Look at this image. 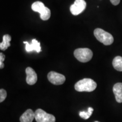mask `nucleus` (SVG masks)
Listing matches in <instances>:
<instances>
[{
	"instance_id": "8",
	"label": "nucleus",
	"mask_w": 122,
	"mask_h": 122,
	"mask_svg": "<svg viewBox=\"0 0 122 122\" xmlns=\"http://www.w3.org/2000/svg\"><path fill=\"white\" fill-rule=\"evenodd\" d=\"M25 73L27 75V83L30 85H34L37 80V75L35 70L31 67H28L25 70Z\"/></svg>"
},
{
	"instance_id": "15",
	"label": "nucleus",
	"mask_w": 122,
	"mask_h": 122,
	"mask_svg": "<svg viewBox=\"0 0 122 122\" xmlns=\"http://www.w3.org/2000/svg\"><path fill=\"white\" fill-rule=\"evenodd\" d=\"M7 97V92L4 89L0 90V102H2Z\"/></svg>"
},
{
	"instance_id": "13",
	"label": "nucleus",
	"mask_w": 122,
	"mask_h": 122,
	"mask_svg": "<svg viewBox=\"0 0 122 122\" xmlns=\"http://www.w3.org/2000/svg\"><path fill=\"white\" fill-rule=\"evenodd\" d=\"M112 66L116 70L122 71V57L117 56L114 58L112 61Z\"/></svg>"
},
{
	"instance_id": "9",
	"label": "nucleus",
	"mask_w": 122,
	"mask_h": 122,
	"mask_svg": "<svg viewBox=\"0 0 122 122\" xmlns=\"http://www.w3.org/2000/svg\"><path fill=\"white\" fill-rule=\"evenodd\" d=\"M24 44L25 45V50L27 52H31L32 51H36L37 53H40L41 51L40 46V43L37 41L36 39H33L32 40V43L30 44L27 41H24Z\"/></svg>"
},
{
	"instance_id": "5",
	"label": "nucleus",
	"mask_w": 122,
	"mask_h": 122,
	"mask_svg": "<svg viewBox=\"0 0 122 122\" xmlns=\"http://www.w3.org/2000/svg\"><path fill=\"white\" fill-rule=\"evenodd\" d=\"M35 120L37 122H56L54 115L46 112L41 109H38L35 112Z\"/></svg>"
},
{
	"instance_id": "14",
	"label": "nucleus",
	"mask_w": 122,
	"mask_h": 122,
	"mask_svg": "<svg viewBox=\"0 0 122 122\" xmlns=\"http://www.w3.org/2000/svg\"><path fill=\"white\" fill-rule=\"evenodd\" d=\"M93 111V109L92 107H89L86 112H85V111H80L79 112V116L81 118L84 119H88L92 115Z\"/></svg>"
},
{
	"instance_id": "11",
	"label": "nucleus",
	"mask_w": 122,
	"mask_h": 122,
	"mask_svg": "<svg viewBox=\"0 0 122 122\" xmlns=\"http://www.w3.org/2000/svg\"><path fill=\"white\" fill-rule=\"evenodd\" d=\"M113 92L116 101L118 103L122 102V83H118L113 86Z\"/></svg>"
},
{
	"instance_id": "12",
	"label": "nucleus",
	"mask_w": 122,
	"mask_h": 122,
	"mask_svg": "<svg viewBox=\"0 0 122 122\" xmlns=\"http://www.w3.org/2000/svg\"><path fill=\"white\" fill-rule=\"evenodd\" d=\"M11 37L9 35H5L3 36V41L0 44V49L2 50H6L8 47L10 46V41Z\"/></svg>"
},
{
	"instance_id": "18",
	"label": "nucleus",
	"mask_w": 122,
	"mask_h": 122,
	"mask_svg": "<svg viewBox=\"0 0 122 122\" xmlns=\"http://www.w3.org/2000/svg\"><path fill=\"white\" fill-rule=\"evenodd\" d=\"M97 122V121H96V122Z\"/></svg>"
},
{
	"instance_id": "2",
	"label": "nucleus",
	"mask_w": 122,
	"mask_h": 122,
	"mask_svg": "<svg viewBox=\"0 0 122 122\" xmlns=\"http://www.w3.org/2000/svg\"><path fill=\"white\" fill-rule=\"evenodd\" d=\"M94 35L97 40L105 45H111L114 42L113 36L101 28H96L94 30Z\"/></svg>"
},
{
	"instance_id": "16",
	"label": "nucleus",
	"mask_w": 122,
	"mask_h": 122,
	"mask_svg": "<svg viewBox=\"0 0 122 122\" xmlns=\"http://www.w3.org/2000/svg\"><path fill=\"white\" fill-rule=\"evenodd\" d=\"M5 59V56L2 53H0V68L2 69L4 67V64L3 62Z\"/></svg>"
},
{
	"instance_id": "10",
	"label": "nucleus",
	"mask_w": 122,
	"mask_h": 122,
	"mask_svg": "<svg viewBox=\"0 0 122 122\" xmlns=\"http://www.w3.org/2000/svg\"><path fill=\"white\" fill-rule=\"evenodd\" d=\"M35 118V112L31 109L27 110L20 117V122H32Z\"/></svg>"
},
{
	"instance_id": "6",
	"label": "nucleus",
	"mask_w": 122,
	"mask_h": 122,
	"mask_svg": "<svg viewBox=\"0 0 122 122\" xmlns=\"http://www.w3.org/2000/svg\"><path fill=\"white\" fill-rule=\"evenodd\" d=\"M48 79L50 83L56 85L63 84L66 80V77L63 75L54 71H50L49 72Z\"/></svg>"
},
{
	"instance_id": "4",
	"label": "nucleus",
	"mask_w": 122,
	"mask_h": 122,
	"mask_svg": "<svg viewBox=\"0 0 122 122\" xmlns=\"http://www.w3.org/2000/svg\"><path fill=\"white\" fill-rule=\"evenodd\" d=\"M75 57L81 62H89L93 57V52L88 48H79L76 49L74 53Z\"/></svg>"
},
{
	"instance_id": "3",
	"label": "nucleus",
	"mask_w": 122,
	"mask_h": 122,
	"mask_svg": "<svg viewBox=\"0 0 122 122\" xmlns=\"http://www.w3.org/2000/svg\"><path fill=\"white\" fill-rule=\"evenodd\" d=\"M33 11L40 13L41 19L43 20H47L49 19L51 15L50 9L45 7L44 4L41 1H36L32 5Z\"/></svg>"
},
{
	"instance_id": "17",
	"label": "nucleus",
	"mask_w": 122,
	"mask_h": 122,
	"mask_svg": "<svg viewBox=\"0 0 122 122\" xmlns=\"http://www.w3.org/2000/svg\"><path fill=\"white\" fill-rule=\"evenodd\" d=\"M111 4L114 6H117L119 4L120 2V0H110Z\"/></svg>"
},
{
	"instance_id": "1",
	"label": "nucleus",
	"mask_w": 122,
	"mask_h": 122,
	"mask_svg": "<svg viewBox=\"0 0 122 122\" xmlns=\"http://www.w3.org/2000/svg\"><path fill=\"white\" fill-rule=\"evenodd\" d=\"M97 88V84L93 80L89 78L83 79L79 80L75 85V89L76 91L82 92H93Z\"/></svg>"
},
{
	"instance_id": "7",
	"label": "nucleus",
	"mask_w": 122,
	"mask_h": 122,
	"mask_svg": "<svg viewBox=\"0 0 122 122\" xmlns=\"http://www.w3.org/2000/svg\"><path fill=\"white\" fill-rule=\"evenodd\" d=\"M86 6L84 0H75L74 4L70 6V11L72 15H77L84 11Z\"/></svg>"
}]
</instances>
